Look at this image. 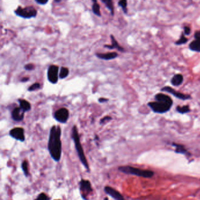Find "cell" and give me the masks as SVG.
<instances>
[{
    "label": "cell",
    "instance_id": "cell-1",
    "mask_svg": "<svg viewBox=\"0 0 200 200\" xmlns=\"http://www.w3.org/2000/svg\"><path fill=\"white\" fill-rule=\"evenodd\" d=\"M61 132V128L59 125L52 126L50 129L48 143V149L50 156L57 162L61 160L62 156Z\"/></svg>",
    "mask_w": 200,
    "mask_h": 200
},
{
    "label": "cell",
    "instance_id": "cell-2",
    "mask_svg": "<svg viewBox=\"0 0 200 200\" xmlns=\"http://www.w3.org/2000/svg\"><path fill=\"white\" fill-rule=\"evenodd\" d=\"M154 98L156 101L150 102L147 104V105L154 112L162 114L170 110L173 101L170 96L158 93L155 95Z\"/></svg>",
    "mask_w": 200,
    "mask_h": 200
},
{
    "label": "cell",
    "instance_id": "cell-3",
    "mask_svg": "<svg viewBox=\"0 0 200 200\" xmlns=\"http://www.w3.org/2000/svg\"><path fill=\"white\" fill-rule=\"evenodd\" d=\"M71 138L72 139H73V142H74V143H75V149H76V152H77V153H78V155L80 161L83 165V166L85 167V168L86 169L87 172H90L89 166L87 159H86V156H85L82 145L80 143V138H79V135L78 130V129H77V127L76 125H73V127H72V129Z\"/></svg>",
    "mask_w": 200,
    "mask_h": 200
},
{
    "label": "cell",
    "instance_id": "cell-4",
    "mask_svg": "<svg viewBox=\"0 0 200 200\" xmlns=\"http://www.w3.org/2000/svg\"><path fill=\"white\" fill-rule=\"evenodd\" d=\"M119 171L123 173L135 175L143 178H151L154 175V172L150 170H144L130 166H123L118 167Z\"/></svg>",
    "mask_w": 200,
    "mask_h": 200
},
{
    "label": "cell",
    "instance_id": "cell-5",
    "mask_svg": "<svg viewBox=\"0 0 200 200\" xmlns=\"http://www.w3.org/2000/svg\"><path fill=\"white\" fill-rule=\"evenodd\" d=\"M14 12L17 16L25 19L35 18L37 15V11L32 6H28L24 8L18 7L15 10Z\"/></svg>",
    "mask_w": 200,
    "mask_h": 200
},
{
    "label": "cell",
    "instance_id": "cell-6",
    "mask_svg": "<svg viewBox=\"0 0 200 200\" xmlns=\"http://www.w3.org/2000/svg\"><path fill=\"white\" fill-rule=\"evenodd\" d=\"M79 191L80 195L83 200H89L87 198L88 195L93 192V188L90 181L82 179L79 181Z\"/></svg>",
    "mask_w": 200,
    "mask_h": 200
},
{
    "label": "cell",
    "instance_id": "cell-7",
    "mask_svg": "<svg viewBox=\"0 0 200 200\" xmlns=\"http://www.w3.org/2000/svg\"><path fill=\"white\" fill-rule=\"evenodd\" d=\"M59 67L56 65H50L48 67L47 72V77L48 81L52 84H56L58 81L59 76Z\"/></svg>",
    "mask_w": 200,
    "mask_h": 200
},
{
    "label": "cell",
    "instance_id": "cell-8",
    "mask_svg": "<svg viewBox=\"0 0 200 200\" xmlns=\"http://www.w3.org/2000/svg\"><path fill=\"white\" fill-rule=\"evenodd\" d=\"M54 116L55 120L57 122L62 123H65L69 119V112L68 109L65 108H61L55 112Z\"/></svg>",
    "mask_w": 200,
    "mask_h": 200
},
{
    "label": "cell",
    "instance_id": "cell-9",
    "mask_svg": "<svg viewBox=\"0 0 200 200\" xmlns=\"http://www.w3.org/2000/svg\"><path fill=\"white\" fill-rule=\"evenodd\" d=\"M161 90L162 91H165L167 93H170L172 95H173L175 97L180 99V100H183V101L189 100L191 98L190 95H187V94L178 92V91H176L174 88H172L171 87H169V86H165L161 89Z\"/></svg>",
    "mask_w": 200,
    "mask_h": 200
},
{
    "label": "cell",
    "instance_id": "cell-10",
    "mask_svg": "<svg viewBox=\"0 0 200 200\" xmlns=\"http://www.w3.org/2000/svg\"><path fill=\"white\" fill-rule=\"evenodd\" d=\"M9 134L13 138L16 139L17 141L24 142L25 140L24 129L21 127H16L11 129L9 130Z\"/></svg>",
    "mask_w": 200,
    "mask_h": 200
},
{
    "label": "cell",
    "instance_id": "cell-11",
    "mask_svg": "<svg viewBox=\"0 0 200 200\" xmlns=\"http://www.w3.org/2000/svg\"><path fill=\"white\" fill-rule=\"evenodd\" d=\"M104 191L115 200H126L120 193L110 186L105 187Z\"/></svg>",
    "mask_w": 200,
    "mask_h": 200
},
{
    "label": "cell",
    "instance_id": "cell-12",
    "mask_svg": "<svg viewBox=\"0 0 200 200\" xmlns=\"http://www.w3.org/2000/svg\"><path fill=\"white\" fill-rule=\"evenodd\" d=\"M25 112L20 107H15L11 112V117L13 120L16 122L22 121L24 118Z\"/></svg>",
    "mask_w": 200,
    "mask_h": 200
},
{
    "label": "cell",
    "instance_id": "cell-13",
    "mask_svg": "<svg viewBox=\"0 0 200 200\" xmlns=\"http://www.w3.org/2000/svg\"><path fill=\"white\" fill-rule=\"evenodd\" d=\"M96 57L100 59L105 60H110L114 59L118 56V54L116 52H110L107 53H96Z\"/></svg>",
    "mask_w": 200,
    "mask_h": 200
},
{
    "label": "cell",
    "instance_id": "cell-14",
    "mask_svg": "<svg viewBox=\"0 0 200 200\" xmlns=\"http://www.w3.org/2000/svg\"><path fill=\"white\" fill-rule=\"evenodd\" d=\"M111 38V41H112V45H105V48H107L109 49H117V50L120 51V52H124V49L123 48L122 46L119 45V44L117 42V41L115 39L113 35L110 36Z\"/></svg>",
    "mask_w": 200,
    "mask_h": 200
},
{
    "label": "cell",
    "instance_id": "cell-15",
    "mask_svg": "<svg viewBox=\"0 0 200 200\" xmlns=\"http://www.w3.org/2000/svg\"><path fill=\"white\" fill-rule=\"evenodd\" d=\"M184 81L183 76L181 74H175L171 79V83L174 86H180L182 84Z\"/></svg>",
    "mask_w": 200,
    "mask_h": 200
},
{
    "label": "cell",
    "instance_id": "cell-16",
    "mask_svg": "<svg viewBox=\"0 0 200 200\" xmlns=\"http://www.w3.org/2000/svg\"><path fill=\"white\" fill-rule=\"evenodd\" d=\"M190 49L194 52H200V38H195L189 45Z\"/></svg>",
    "mask_w": 200,
    "mask_h": 200
},
{
    "label": "cell",
    "instance_id": "cell-17",
    "mask_svg": "<svg viewBox=\"0 0 200 200\" xmlns=\"http://www.w3.org/2000/svg\"><path fill=\"white\" fill-rule=\"evenodd\" d=\"M18 101L20 104V107L25 112L30 111L31 109V105L28 101L23 99H18Z\"/></svg>",
    "mask_w": 200,
    "mask_h": 200
},
{
    "label": "cell",
    "instance_id": "cell-18",
    "mask_svg": "<svg viewBox=\"0 0 200 200\" xmlns=\"http://www.w3.org/2000/svg\"><path fill=\"white\" fill-rule=\"evenodd\" d=\"M172 145L176 148L175 152L177 153L186 155L188 153V151L185 148V147L184 146L180 145V144L173 143L172 144Z\"/></svg>",
    "mask_w": 200,
    "mask_h": 200
},
{
    "label": "cell",
    "instance_id": "cell-19",
    "mask_svg": "<svg viewBox=\"0 0 200 200\" xmlns=\"http://www.w3.org/2000/svg\"><path fill=\"white\" fill-rule=\"evenodd\" d=\"M101 1L105 4L107 9L110 11L112 15H114V6L112 0H101Z\"/></svg>",
    "mask_w": 200,
    "mask_h": 200
},
{
    "label": "cell",
    "instance_id": "cell-20",
    "mask_svg": "<svg viewBox=\"0 0 200 200\" xmlns=\"http://www.w3.org/2000/svg\"><path fill=\"white\" fill-rule=\"evenodd\" d=\"M92 11H93L94 14L97 15L98 16H101L100 5L98 3V2H97L96 0H93Z\"/></svg>",
    "mask_w": 200,
    "mask_h": 200
},
{
    "label": "cell",
    "instance_id": "cell-21",
    "mask_svg": "<svg viewBox=\"0 0 200 200\" xmlns=\"http://www.w3.org/2000/svg\"><path fill=\"white\" fill-rule=\"evenodd\" d=\"M69 74V69L65 67H62L61 69V70L59 72V78L61 79H64L68 76Z\"/></svg>",
    "mask_w": 200,
    "mask_h": 200
},
{
    "label": "cell",
    "instance_id": "cell-22",
    "mask_svg": "<svg viewBox=\"0 0 200 200\" xmlns=\"http://www.w3.org/2000/svg\"><path fill=\"white\" fill-rule=\"evenodd\" d=\"M176 111L181 114H184L188 113L190 111V109L188 105H184V106H177L176 107Z\"/></svg>",
    "mask_w": 200,
    "mask_h": 200
},
{
    "label": "cell",
    "instance_id": "cell-23",
    "mask_svg": "<svg viewBox=\"0 0 200 200\" xmlns=\"http://www.w3.org/2000/svg\"><path fill=\"white\" fill-rule=\"evenodd\" d=\"M21 168L25 176L27 177H28L29 172L28 168V162L26 160H24V161L22 162L21 164Z\"/></svg>",
    "mask_w": 200,
    "mask_h": 200
},
{
    "label": "cell",
    "instance_id": "cell-24",
    "mask_svg": "<svg viewBox=\"0 0 200 200\" xmlns=\"http://www.w3.org/2000/svg\"><path fill=\"white\" fill-rule=\"evenodd\" d=\"M119 5L122 8L123 12L126 14L128 12V9H127V5H128V2L127 0H120L118 3Z\"/></svg>",
    "mask_w": 200,
    "mask_h": 200
},
{
    "label": "cell",
    "instance_id": "cell-25",
    "mask_svg": "<svg viewBox=\"0 0 200 200\" xmlns=\"http://www.w3.org/2000/svg\"><path fill=\"white\" fill-rule=\"evenodd\" d=\"M187 42H188V39L186 38V36H184V34L182 33L180 38L177 41H176L175 42V44L177 45H181L185 44Z\"/></svg>",
    "mask_w": 200,
    "mask_h": 200
},
{
    "label": "cell",
    "instance_id": "cell-26",
    "mask_svg": "<svg viewBox=\"0 0 200 200\" xmlns=\"http://www.w3.org/2000/svg\"><path fill=\"white\" fill-rule=\"evenodd\" d=\"M41 88V85L39 83H35L34 84H33L32 85L30 86L28 88V91H36V90H39V88Z\"/></svg>",
    "mask_w": 200,
    "mask_h": 200
},
{
    "label": "cell",
    "instance_id": "cell-27",
    "mask_svg": "<svg viewBox=\"0 0 200 200\" xmlns=\"http://www.w3.org/2000/svg\"><path fill=\"white\" fill-rule=\"evenodd\" d=\"M34 200H50V198L46 194L42 193L39 194Z\"/></svg>",
    "mask_w": 200,
    "mask_h": 200
},
{
    "label": "cell",
    "instance_id": "cell-28",
    "mask_svg": "<svg viewBox=\"0 0 200 200\" xmlns=\"http://www.w3.org/2000/svg\"><path fill=\"white\" fill-rule=\"evenodd\" d=\"M112 120V118L109 116H105L104 118H103L102 119H101L100 121V124L102 125V124H104L105 123H106L107 122L109 121L110 120Z\"/></svg>",
    "mask_w": 200,
    "mask_h": 200
},
{
    "label": "cell",
    "instance_id": "cell-29",
    "mask_svg": "<svg viewBox=\"0 0 200 200\" xmlns=\"http://www.w3.org/2000/svg\"><path fill=\"white\" fill-rule=\"evenodd\" d=\"M24 68L26 70L28 71H31L32 70H34L35 69V66L32 63H29V64H26L24 66Z\"/></svg>",
    "mask_w": 200,
    "mask_h": 200
},
{
    "label": "cell",
    "instance_id": "cell-30",
    "mask_svg": "<svg viewBox=\"0 0 200 200\" xmlns=\"http://www.w3.org/2000/svg\"><path fill=\"white\" fill-rule=\"evenodd\" d=\"M184 34L185 35H189L191 33V29L190 27L186 26L184 27Z\"/></svg>",
    "mask_w": 200,
    "mask_h": 200
},
{
    "label": "cell",
    "instance_id": "cell-31",
    "mask_svg": "<svg viewBox=\"0 0 200 200\" xmlns=\"http://www.w3.org/2000/svg\"><path fill=\"white\" fill-rule=\"evenodd\" d=\"M35 1L38 4L40 5H45L48 2L49 0H35Z\"/></svg>",
    "mask_w": 200,
    "mask_h": 200
},
{
    "label": "cell",
    "instance_id": "cell-32",
    "mask_svg": "<svg viewBox=\"0 0 200 200\" xmlns=\"http://www.w3.org/2000/svg\"><path fill=\"white\" fill-rule=\"evenodd\" d=\"M109 101V99H107V98H100L99 100H98V101L100 102V103H103V102H107Z\"/></svg>",
    "mask_w": 200,
    "mask_h": 200
},
{
    "label": "cell",
    "instance_id": "cell-33",
    "mask_svg": "<svg viewBox=\"0 0 200 200\" xmlns=\"http://www.w3.org/2000/svg\"><path fill=\"white\" fill-rule=\"evenodd\" d=\"M194 38H200V30L197 31L195 34H194Z\"/></svg>",
    "mask_w": 200,
    "mask_h": 200
},
{
    "label": "cell",
    "instance_id": "cell-34",
    "mask_svg": "<svg viewBox=\"0 0 200 200\" xmlns=\"http://www.w3.org/2000/svg\"><path fill=\"white\" fill-rule=\"evenodd\" d=\"M29 80V77H24L21 80V82H27Z\"/></svg>",
    "mask_w": 200,
    "mask_h": 200
},
{
    "label": "cell",
    "instance_id": "cell-35",
    "mask_svg": "<svg viewBox=\"0 0 200 200\" xmlns=\"http://www.w3.org/2000/svg\"><path fill=\"white\" fill-rule=\"evenodd\" d=\"M56 2H57V3H59V2H60L62 0H54Z\"/></svg>",
    "mask_w": 200,
    "mask_h": 200
},
{
    "label": "cell",
    "instance_id": "cell-36",
    "mask_svg": "<svg viewBox=\"0 0 200 200\" xmlns=\"http://www.w3.org/2000/svg\"><path fill=\"white\" fill-rule=\"evenodd\" d=\"M104 200H109V199H108V197H105Z\"/></svg>",
    "mask_w": 200,
    "mask_h": 200
},
{
    "label": "cell",
    "instance_id": "cell-37",
    "mask_svg": "<svg viewBox=\"0 0 200 200\" xmlns=\"http://www.w3.org/2000/svg\"></svg>",
    "mask_w": 200,
    "mask_h": 200
}]
</instances>
